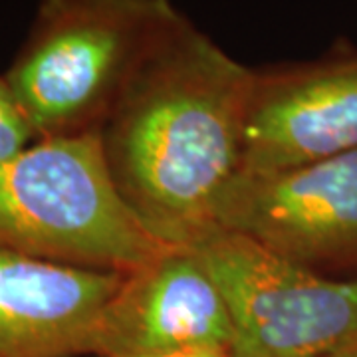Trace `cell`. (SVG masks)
I'll list each match as a JSON object with an SVG mask.
<instances>
[{
    "instance_id": "obj_3",
    "label": "cell",
    "mask_w": 357,
    "mask_h": 357,
    "mask_svg": "<svg viewBox=\"0 0 357 357\" xmlns=\"http://www.w3.org/2000/svg\"><path fill=\"white\" fill-rule=\"evenodd\" d=\"M0 244L40 260L121 274L169 248L123 201L102 131L36 139L0 165Z\"/></svg>"
},
{
    "instance_id": "obj_11",
    "label": "cell",
    "mask_w": 357,
    "mask_h": 357,
    "mask_svg": "<svg viewBox=\"0 0 357 357\" xmlns=\"http://www.w3.org/2000/svg\"><path fill=\"white\" fill-rule=\"evenodd\" d=\"M326 357H357V345L340 349V351H335V354H332V356H326Z\"/></svg>"
},
{
    "instance_id": "obj_1",
    "label": "cell",
    "mask_w": 357,
    "mask_h": 357,
    "mask_svg": "<svg viewBox=\"0 0 357 357\" xmlns=\"http://www.w3.org/2000/svg\"><path fill=\"white\" fill-rule=\"evenodd\" d=\"M252 74L183 16L107 117L109 173L161 244L195 248L218 232V201L241 173Z\"/></svg>"
},
{
    "instance_id": "obj_6",
    "label": "cell",
    "mask_w": 357,
    "mask_h": 357,
    "mask_svg": "<svg viewBox=\"0 0 357 357\" xmlns=\"http://www.w3.org/2000/svg\"><path fill=\"white\" fill-rule=\"evenodd\" d=\"M252 72L241 173H278L357 149V56Z\"/></svg>"
},
{
    "instance_id": "obj_2",
    "label": "cell",
    "mask_w": 357,
    "mask_h": 357,
    "mask_svg": "<svg viewBox=\"0 0 357 357\" xmlns=\"http://www.w3.org/2000/svg\"><path fill=\"white\" fill-rule=\"evenodd\" d=\"M183 16L173 0H40L4 74L36 139L102 131Z\"/></svg>"
},
{
    "instance_id": "obj_10",
    "label": "cell",
    "mask_w": 357,
    "mask_h": 357,
    "mask_svg": "<svg viewBox=\"0 0 357 357\" xmlns=\"http://www.w3.org/2000/svg\"><path fill=\"white\" fill-rule=\"evenodd\" d=\"M93 357H229V354L218 351V349H178V351H159V354H128V356Z\"/></svg>"
},
{
    "instance_id": "obj_7",
    "label": "cell",
    "mask_w": 357,
    "mask_h": 357,
    "mask_svg": "<svg viewBox=\"0 0 357 357\" xmlns=\"http://www.w3.org/2000/svg\"><path fill=\"white\" fill-rule=\"evenodd\" d=\"M234 324L217 280L192 248L169 246L123 274L96 330L93 356L178 349L230 351Z\"/></svg>"
},
{
    "instance_id": "obj_9",
    "label": "cell",
    "mask_w": 357,
    "mask_h": 357,
    "mask_svg": "<svg viewBox=\"0 0 357 357\" xmlns=\"http://www.w3.org/2000/svg\"><path fill=\"white\" fill-rule=\"evenodd\" d=\"M36 135L14 98L6 77L0 76V165L22 153Z\"/></svg>"
},
{
    "instance_id": "obj_8",
    "label": "cell",
    "mask_w": 357,
    "mask_h": 357,
    "mask_svg": "<svg viewBox=\"0 0 357 357\" xmlns=\"http://www.w3.org/2000/svg\"><path fill=\"white\" fill-rule=\"evenodd\" d=\"M121 272L68 266L0 244V357H89Z\"/></svg>"
},
{
    "instance_id": "obj_5",
    "label": "cell",
    "mask_w": 357,
    "mask_h": 357,
    "mask_svg": "<svg viewBox=\"0 0 357 357\" xmlns=\"http://www.w3.org/2000/svg\"><path fill=\"white\" fill-rule=\"evenodd\" d=\"M217 230L316 272L357 264V149L278 173H238L218 201Z\"/></svg>"
},
{
    "instance_id": "obj_4",
    "label": "cell",
    "mask_w": 357,
    "mask_h": 357,
    "mask_svg": "<svg viewBox=\"0 0 357 357\" xmlns=\"http://www.w3.org/2000/svg\"><path fill=\"white\" fill-rule=\"evenodd\" d=\"M229 304V357H326L357 345V280H337L217 232L192 248Z\"/></svg>"
}]
</instances>
